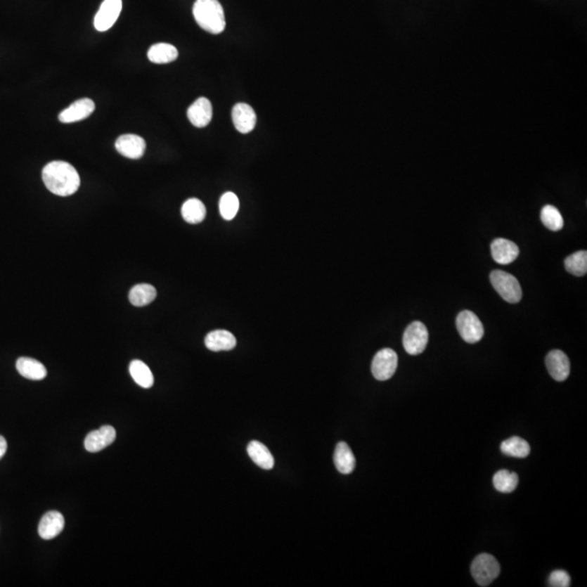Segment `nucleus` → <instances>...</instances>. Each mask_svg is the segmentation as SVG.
I'll list each match as a JSON object with an SVG mask.
<instances>
[{"label": "nucleus", "mask_w": 587, "mask_h": 587, "mask_svg": "<svg viewBox=\"0 0 587 587\" xmlns=\"http://www.w3.org/2000/svg\"><path fill=\"white\" fill-rule=\"evenodd\" d=\"M41 178L47 190L61 197L75 194L81 184L79 173L72 165L65 161L49 162L43 169Z\"/></svg>", "instance_id": "obj_1"}, {"label": "nucleus", "mask_w": 587, "mask_h": 587, "mask_svg": "<svg viewBox=\"0 0 587 587\" xmlns=\"http://www.w3.org/2000/svg\"><path fill=\"white\" fill-rule=\"evenodd\" d=\"M193 15L199 27L211 34H220L226 29V15L218 0H196Z\"/></svg>", "instance_id": "obj_2"}, {"label": "nucleus", "mask_w": 587, "mask_h": 587, "mask_svg": "<svg viewBox=\"0 0 587 587\" xmlns=\"http://www.w3.org/2000/svg\"><path fill=\"white\" fill-rule=\"evenodd\" d=\"M491 283L501 298L509 304H517L522 298V288L519 280L507 272L501 270L491 272Z\"/></svg>", "instance_id": "obj_3"}, {"label": "nucleus", "mask_w": 587, "mask_h": 587, "mask_svg": "<svg viewBox=\"0 0 587 587\" xmlns=\"http://www.w3.org/2000/svg\"><path fill=\"white\" fill-rule=\"evenodd\" d=\"M471 573L479 586H489L498 578L501 566L494 556L481 554L473 560Z\"/></svg>", "instance_id": "obj_4"}, {"label": "nucleus", "mask_w": 587, "mask_h": 587, "mask_svg": "<svg viewBox=\"0 0 587 587\" xmlns=\"http://www.w3.org/2000/svg\"><path fill=\"white\" fill-rule=\"evenodd\" d=\"M458 332L465 342L475 344L484 336V326L477 314L469 310H463L458 314L456 320Z\"/></svg>", "instance_id": "obj_5"}, {"label": "nucleus", "mask_w": 587, "mask_h": 587, "mask_svg": "<svg viewBox=\"0 0 587 587\" xmlns=\"http://www.w3.org/2000/svg\"><path fill=\"white\" fill-rule=\"evenodd\" d=\"M429 342L427 326L420 321L409 324L404 333L403 344L406 351L411 356H417L425 351Z\"/></svg>", "instance_id": "obj_6"}, {"label": "nucleus", "mask_w": 587, "mask_h": 587, "mask_svg": "<svg viewBox=\"0 0 587 587\" xmlns=\"http://www.w3.org/2000/svg\"><path fill=\"white\" fill-rule=\"evenodd\" d=\"M398 366V356L391 348H384L374 356L371 370L378 381H387L395 374Z\"/></svg>", "instance_id": "obj_7"}, {"label": "nucleus", "mask_w": 587, "mask_h": 587, "mask_svg": "<svg viewBox=\"0 0 587 587\" xmlns=\"http://www.w3.org/2000/svg\"><path fill=\"white\" fill-rule=\"evenodd\" d=\"M122 11V0H105L95 17L93 25L97 31L105 32L115 25Z\"/></svg>", "instance_id": "obj_8"}, {"label": "nucleus", "mask_w": 587, "mask_h": 587, "mask_svg": "<svg viewBox=\"0 0 587 587\" xmlns=\"http://www.w3.org/2000/svg\"><path fill=\"white\" fill-rule=\"evenodd\" d=\"M115 149L119 154L129 159H139L144 156L146 142L143 137L135 134L121 135L115 142Z\"/></svg>", "instance_id": "obj_9"}, {"label": "nucleus", "mask_w": 587, "mask_h": 587, "mask_svg": "<svg viewBox=\"0 0 587 587\" xmlns=\"http://www.w3.org/2000/svg\"><path fill=\"white\" fill-rule=\"evenodd\" d=\"M232 120L235 129L238 132L242 133V134H247V133L252 132L256 127V112L247 103H236L232 110Z\"/></svg>", "instance_id": "obj_10"}, {"label": "nucleus", "mask_w": 587, "mask_h": 587, "mask_svg": "<svg viewBox=\"0 0 587 587\" xmlns=\"http://www.w3.org/2000/svg\"><path fill=\"white\" fill-rule=\"evenodd\" d=\"M117 432L111 425H103L96 431L91 432L85 439V449L89 453H98L115 441Z\"/></svg>", "instance_id": "obj_11"}, {"label": "nucleus", "mask_w": 587, "mask_h": 587, "mask_svg": "<svg viewBox=\"0 0 587 587\" xmlns=\"http://www.w3.org/2000/svg\"><path fill=\"white\" fill-rule=\"evenodd\" d=\"M546 367L553 379L566 381L570 374V361L561 350H551L546 357Z\"/></svg>", "instance_id": "obj_12"}, {"label": "nucleus", "mask_w": 587, "mask_h": 587, "mask_svg": "<svg viewBox=\"0 0 587 587\" xmlns=\"http://www.w3.org/2000/svg\"><path fill=\"white\" fill-rule=\"evenodd\" d=\"M93 110H95V103L91 99H79L59 115V120L63 123L79 122L89 117Z\"/></svg>", "instance_id": "obj_13"}, {"label": "nucleus", "mask_w": 587, "mask_h": 587, "mask_svg": "<svg viewBox=\"0 0 587 587\" xmlns=\"http://www.w3.org/2000/svg\"><path fill=\"white\" fill-rule=\"evenodd\" d=\"M493 259L499 264H509L515 262L520 254V250L515 243L505 238H497L491 245Z\"/></svg>", "instance_id": "obj_14"}, {"label": "nucleus", "mask_w": 587, "mask_h": 587, "mask_svg": "<svg viewBox=\"0 0 587 587\" xmlns=\"http://www.w3.org/2000/svg\"><path fill=\"white\" fill-rule=\"evenodd\" d=\"M187 117L194 127H207L212 119V105L210 101L205 97L195 101L187 110Z\"/></svg>", "instance_id": "obj_15"}, {"label": "nucleus", "mask_w": 587, "mask_h": 587, "mask_svg": "<svg viewBox=\"0 0 587 587\" xmlns=\"http://www.w3.org/2000/svg\"><path fill=\"white\" fill-rule=\"evenodd\" d=\"M65 518L58 511L45 513L39 524V534L43 539H53L63 532Z\"/></svg>", "instance_id": "obj_16"}, {"label": "nucleus", "mask_w": 587, "mask_h": 587, "mask_svg": "<svg viewBox=\"0 0 587 587\" xmlns=\"http://www.w3.org/2000/svg\"><path fill=\"white\" fill-rule=\"evenodd\" d=\"M205 344H206L208 349L212 351H226V350H232L236 346V338L231 332L226 331V330H217V331L210 332L205 338Z\"/></svg>", "instance_id": "obj_17"}, {"label": "nucleus", "mask_w": 587, "mask_h": 587, "mask_svg": "<svg viewBox=\"0 0 587 587\" xmlns=\"http://www.w3.org/2000/svg\"><path fill=\"white\" fill-rule=\"evenodd\" d=\"M18 372L25 379L41 381L47 375V370L41 362L33 358L21 357L17 360Z\"/></svg>", "instance_id": "obj_18"}, {"label": "nucleus", "mask_w": 587, "mask_h": 587, "mask_svg": "<svg viewBox=\"0 0 587 587\" xmlns=\"http://www.w3.org/2000/svg\"><path fill=\"white\" fill-rule=\"evenodd\" d=\"M334 465L338 470V472L343 473V475H350L355 470V456L345 441H340L336 445Z\"/></svg>", "instance_id": "obj_19"}, {"label": "nucleus", "mask_w": 587, "mask_h": 587, "mask_svg": "<svg viewBox=\"0 0 587 587\" xmlns=\"http://www.w3.org/2000/svg\"><path fill=\"white\" fill-rule=\"evenodd\" d=\"M248 456L258 467L264 470H271L274 467V458L268 447L258 441H252L247 446Z\"/></svg>", "instance_id": "obj_20"}, {"label": "nucleus", "mask_w": 587, "mask_h": 587, "mask_svg": "<svg viewBox=\"0 0 587 587\" xmlns=\"http://www.w3.org/2000/svg\"><path fill=\"white\" fill-rule=\"evenodd\" d=\"M179 57L178 49L174 46L167 43H159L151 46L148 51V59L156 65H165L176 60Z\"/></svg>", "instance_id": "obj_21"}, {"label": "nucleus", "mask_w": 587, "mask_h": 587, "mask_svg": "<svg viewBox=\"0 0 587 587\" xmlns=\"http://www.w3.org/2000/svg\"><path fill=\"white\" fill-rule=\"evenodd\" d=\"M156 297V288L150 284H137L129 292V299L135 307H144L154 302Z\"/></svg>", "instance_id": "obj_22"}, {"label": "nucleus", "mask_w": 587, "mask_h": 587, "mask_svg": "<svg viewBox=\"0 0 587 587\" xmlns=\"http://www.w3.org/2000/svg\"><path fill=\"white\" fill-rule=\"evenodd\" d=\"M181 212H182L183 219L187 223L198 224L206 218L207 210L202 200L191 198L183 204Z\"/></svg>", "instance_id": "obj_23"}, {"label": "nucleus", "mask_w": 587, "mask_h": 587, "mask_svg": "<svg viewBox=\"0 0 587 587\" xmlns=\"http://www.w3.org/2000/svg\"><path fill=\"white\" fill-rule=\"evenodd\" d=\"M131 377L143 389H150L154 385V375L148 366L141 360H133L130 365Z\"/></svg>", "instance_id": "obj_24"}, {"label": "nucleus", "mask_w": 587, "mask_h": 587, "mask_svg": "<svg viewBox=\"0 0 587 587\" xmlns=\"http://www.w3.org/2000/svg\"><path fill=\"white\" fill-rule=\"evenodd\" d=\"M501 449L505 455L515 458H527L531 453L529 443L518 437H510L507 441H503Z\"/></svg>", "instance_id": "obj_25"}, {"label": "nucleus", "mask_w": 587, "mask_h": 587, "mask_svg": "<svg viewBox=\"0 0 587 587\" xmlns=\"http://www.w3.org/2000/svg\"><path fill=\"white\" fill-rule=\"evenodd\" d=\"M493 483L497 491L509 494L515 491L518 486L519 477L517 473L510 472L508 470H499L494 475Z\"/></svg>", "instance_id": "obj_26"}, {"label": "nucleus", "mask_w": 587, "mask_h": 587, "mask_svg": "<svg viewBox=\"0 0 587 587\" xmlns=\"http://www.w3.org/2000/svg\"><path fill=\"white\" fill-rule=\"evenodd\" d=\"M565 266L569 273L575 276H583L587 272V252L580 250L569 256L565 260Z\"/></svg>", "instance_id": "obj_27"}, {"label": "nucleus", "mask_w": 587, "mask_h": 587, "mask_svg": "<svg viewBox=\"0 0 587 587\" xmlns=\"http://www.w3.org/2000/svg\"><path fill=\"white\" fill-rule=\"evenodd\" d=\"M220 214L224 220H233L238 214L240 209V200L234 193H226L220 199Z\"/></svg>", "instance_id": "obj_28"}, {"label": "nucleus", "mask_w": 587, "mask_h": 587, "mask_svg": "<svg viewBox=\"0 0 587 587\" xmlns=\"http://www.w3.org/2000/svg\"><path fill=\"white\" fill-rule=\"evenodd\" d=\"M541 220L543 224L550 231H560L563 228V218L556 207L547 205L541 211Z\"/></svg>", "instance_id": "obj_29"}, {"label": "nucleus", "mask_w": 587, "mask_h": 587, "mask_svg": "<svg viewBox=\"0 0 587 587\" xmlns=\"http://www.w3.org/2000/svg\"><path fill=\"white\" fill-rule=\"evenodd\" d=\"M548 582L551 587H568L571 583L570 575L566 571L556 570L551 573Z\"/></svg>", "instance_id": "obj_30"}, {"label": "nucleus", "mask_w": 587, "mask_h": 587, "mask_svg": "<svg viewBox=\"0 0 587 587\" xmlns=\"http://www.w3.org/2000/svg\"><path fill=\"white\" fill-rule=\"evenodd\" d=\"M6 451H7V441L5 437L0 435V459L5 456Z\"/></svg>", "instance_id": "obj_31"}]
</instances>
